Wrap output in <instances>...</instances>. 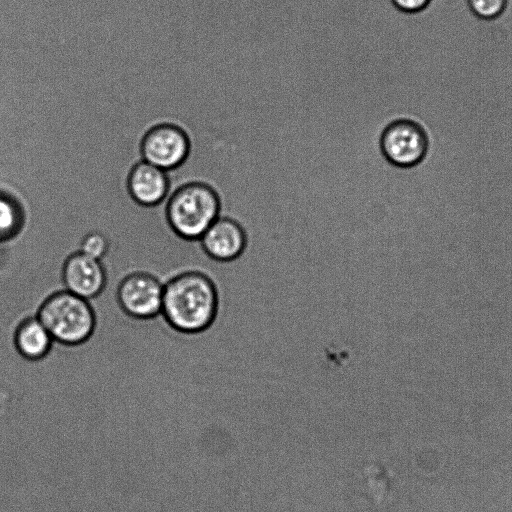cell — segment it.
<instances>
[{
	"label": "cell",
	"mask_w": 512,
	"mask_h": 512,
	"mask_svg": "<svg viewBox=\"0 0 512 512\" xmlns=\"http://www.w3.org/2000/svg\"><path fill=\"white\" fill-rule=\"evenodd\" d=\"M218 307L216 284L204 271L187 269L164 283L161 315L178 333L206 331L214 323Z\"/></svg>",
	"instance_id": "cell-1"
},
{
	"label": "cell",
	"mask_w": 512,
	"mask_h": 512,
	"mask_svg": "<svg viewBox=\"0 0 512 512\" xmlns=\"http://www.w3.org/2000/svg\"><path fill=\"white\" fill-rule=\"evenodd\" d=\"M221 215L216 191L206 183L181 184L169 197L165 218L173 233L186 242L198 241Z\"/></svg>",
	"instance_id": "cell-2"
},
{
	"label": "cell",
	"mask_w": 512,
	"mask_h": 512,
	"mask_svg": "<svg viewBox=\"0 0 512 512\" xmlns=\"http://www.w3.org/2000/svg\"><path fill=\"white\" fill-rule=\"evenodd\" d=\"M54 342L78 346L88 341L96 328V314L90 303L66 289L48 295L35 314Z\"/></svg>",
	"instance_id": "cell-3"
},
{
	"label": "cell",
	"mask_w": 512,
	"mask_h": 512,
	"mask_svg": "<svg viewBox=\"0 0 512 512\" xmlns=\"http://www.w3.org/2000/svg\"><path fill=\"white\" fill-rule=\"evenodd\" d=\"M164 283L146 271L126 275L116 291L121 310L129 317L149 320L161 315Z\"/></svg>",
	"instance_id": "cell-4"
},
{
	"label": "cell",
	"mask_w": 512,
	"mask_h": 512,
	"mask_svg": "<svg viewBox=\"0 0 512 512\" xmlns=\"http://www.w3.org/2000/svg\"><path fill=\"white\" fill-rule=\"evenodd\" d=\"M428 139L416 122L399 119L391 122L380 137V149L385 159L402 168L418 165L425 157Z\"/></svg>",
	"instance_id": "cell-5"
},
{
	"label": "cell",
	"mask_w": 512,
	"mask_h": 512,
	"mask_svg": "<svg viewBox=\"0 0 512 512\" xmlns=\"http://www.w3.org/2000/svg\"><path fill=\"white\" fill-rule=\"evenodd\" d=\"M140 151L144 161L165 171H171L187 159L190 153V140L180 126L161 123L145 133Z\"/></svg>",
	"instance_id": "cell-6"
},
{
	"label": "cell",
	"mask_w": 512,
	"mask_h": 512,
	"mask_svg": "<svg viewBox=\"0 0 512 512\" xmlns=\"http://www.w3.org/2000/svg\"><path fill=\"white\" fill-rule=\"evenodd\" d=\"M101 261L79 250L70 254L62 266L64 289L87 300L99 296L107 283L106 270Z\"/></svg>",
	"instance_id": "cell-7"
},
{
	"label": "cell",
	"mask_w": 512,
	"mask_h": 512,
	"mask_svg": "<svg viewBox=\"0 0 512 512\" xmlns=\"http://www.w3.org/2000/svg\"><path fill=\"white\" fill-rule=\"evenodd\" d=\"M198 242L208 258L226 263L243 253L247 245V235L239 222L227 216H220Z\"/></svg>",
	"instance_id": "cell-8"
},
{
	"label": "cell",
	"mask_w": 512,
	"mask_h": 512,
	"mask_svg": "<svg viewBox=\"0 0 512 512\" xmlns=\"http://www.w3.org/2000/svg\"><path fill=\"white\" fill-rule=\"evenodd\" d=\"M169 187L166 171L144 160L136 163L127 177L128 193L142 207L161 204L169 193Z\"/></svg>",
	"instance_id": "cell-9"
},
{
	"label": "cell",
	"mask_w": 512,
	"mask_h": 512,
	"mask_svg": "<svg viewBox=\"0 0 512 512\" xmlns=\"http://www.w3.org/2000/svg\"><path fill=\"white\" fill-rule=\"evenodd\" d=\"M13 343L21 357L28 361H38L50 353L54 340L44 324L34 315L19 322L14 331Z\"/></svg>",
	"instance_id": "cell-10"
},
{
	"label": "cell",
	"mask_w": 512,
	"mask_h": 512,
	"mask_svg": "<svg viewBox=\"0 0 512 512\" xmlns=\"http://www.w3.org/2000/svg\"><path fill=\"white\" fill-rule=\"evenodd\" d=\"M25 217L21 205L0 194V242L9 241L21 232Z\"/></svg>",
	"instance_id": "cell-11"
},
{
	"label": "cell",
	"mask_w": 512,
	"mask_h": 512,
	"mask_svg": "<svg viewBox=\"0 0 512 512\" xmlns=\"http://www.w3.org/2000/svg\"><path fill=\"white\" fill-rule=\"evenodd\" d=\"M109 249V241L105 234L99 231L87 233L80 242L79 251L98 260H102Z\"/></svg>",
	"instance_id": "cell-12"
},
{
	"label": "cell",
	"mask_w": 512,
	"mask_h": 512,
	"mask_svg": "<svg viewBox=\"0 0 512 512\" xmlns=\"http://www.w3.org/2000/svg\"><path fill=\"white\" fill-rule=\"evenodd\" d=\"M467 4L478 18L493 20L505 11L508 0H467Z\"/></svg>",
	"instance_id": "cell-13"
},
{
	"label": "cell",
	"mask_w": 512,
	"mask_h": 512,
	"mask_svg": "<svg viewBox=\"0 0 512 512\" xmlns=\"http://www.w3.org/2000/svg\"><path fill=\"white\" fill-rule=\"evenodd\" d=\"M393 5L405 13H417L424 10L432 0H391Z\"/></svg>",
	"instance_id": "cell-14"
}]
</instances>
